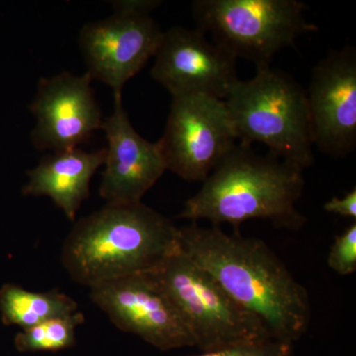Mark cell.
<instances>
[{"label":"cell","mask_w":356,"mask_h":356,"mask_svg":"<svg viewBox=\"0 0 356 356\" xmlns=\"http://www.w3.org/2000/svg\"><path fill=\"white\" fill-rule=\"evenodd\" d=\"M179 234L185 254L257 316L274 341L293 344L305 334L312 318L308 292L266 243L196 222Z\"/></svg>","instance_id":"obj_1"},{"label":"cell","mask_w":356,"mask_h":356,"mask_svg":"<svg viewBox=\"0 0 356 356\" xmlns=\"http://www.w3.org/2000/svg\"><path fill=\"white\" fill-rule=\"evenodd\" d=\"M180 248L179 228L158 211L106 203L74 225L60 261L72 280L91 288L154 273Z\"/></svg>","instance_id":"obj_2"},{"label":"cell","mask_w":356,"mask_h":356,"mask_svg":"<svg viewBox=\"0 0 356 356\" xmlns=\"http://www.w3.org/2000/svg\"><path fill=\"white\" fill-rule=\"evenodd\" d=\"M303 172L273 154L261 156L238 143L186 200L178 218L206 220L218 227L229 224L236 232L254 219L298 229L306 222L296 206L305 186Z\"/></svg>","instance_id":"obj_3"},{"label":"cell","mask_w":356,"mask_h":356,"mask_svg":"<svg viewBox=\"0 0 356 356\" xmlns=\"http://www.w3.org/2000/svg\"><path fill=\"white\" fill-rule=\"evenodd\" d=\"M238 143H261L269 154L305 170L315 163L313 128L305 89L289 74L257 67L248 81H236L225 99Z\"/></svg>","instance_id":"obj_4"},{"label":"cell","mask_w":356,"mask_h":356,"mask_svg":"<svg viewBox=\"0 0 356 356\" xmlns=\"http://www.w3.org/2000/svg\"><path fill=\"white\" fill-rule=\"evenodd\" d=\"M149 274L172 300L201 351L274 341L264 323L181 248Z\"/></svg>","instance_id":"obj_5"},{"label":"cell","mask_w":356,"mask_h":356,"mask_svg":"<svg viewBox=\"0 0 356 356\" xmlns=\"http://www.w3.org/2000/svg\"><path fill=\"white\" fill-rule=\"evenodd\" d=\"M191 7L198 30L236 60L257 67L271 65L281 51L294 48L301 35L318 31L298 0H195Z\"/></svg>","instance_id":"obj_6"},{"label":"cell","mask_w":356,"mask_h":356,"mask_svg":"<svg viewBox=\"0 0 356 356\" xmlns=\"http://www.w3.org/2000/svg\"><path fill=\"white\" fill-rule=\"evenodd\" d=\"M158 0H119L114 13L81 28L79 46L88 74L122 95V89L154 57L163 38L152 11Z\"/></svg>","instance_id":"obj_7"},{"label":"cell","mask_w":356,"mask_h":356,"mask_svg":"<svg viewBox=\"0 0 356 356\" xmlns=\"http://www.w3.org/2000/svg\"><path fill=\"white\" fill-rule=\"evenodd\" d=\"M168 170L203 182L238 144L224 100L204 95L172 97L165 133L158 140Z\"/></svg>","instance_id":"obj_8"},{"label":"cell","mask_w":356,"mask_h":356,"mask_svg":"<svg viewBox=\"0 0 356 356\" xmlns=\"http://www.w3.org/2000/svg\"><path fill=\"white\" fill-rule=\"evenodd\" d=\"M89 289L91 300L120 331L136 334L163 351L195 346L172 300L151 274Z\"/></svg>","instance_id":"obj_9"},{"label":"cell","mask_w":356,"mask_h":356,"mask_svg":"<svg viewBox=\"0 0 356 356\" xmlns=\"http://www.w3.org/2000/svg\"><path fill=\"white\" fill-rule=\"evenodd\" d=\"M151 76L172 97L204 95L224 100L238 81L236 58L197 28L163 32Z\"/></svg>","instance_id":"obj_10"},{"label":"cell","mask_w":356,"mask_h":356,"mask_svg":"<svg viewBox=\"0 0 356 356\" xmlns=\"http://www.w3.org/2000/svg\"><path fill=\"white\" fill-rule=\"evenodd\" d=\"M306 92L315 146L332 158H346L356 147L355 47L323 58L312 70Z\"/></svg>","instance_id":"obj_11"},{"label":"cell","mask_w":356,"mask_h":356,"mask_svg":"<svg viewBox=\"0 0 356 356\" xmlns=\"http://www.w3.org/2000/svg\"><path fill=\"white\" fill-rule=\"evenodd\" d=\"M90 76L64 72L40 79L29 108L36 118L31 133L40 151L76 149L102 127V110L91 88Z\"/></svg>","instance_id":"obj_12"},{"label":"cell","mask_w":356,"mask_h":356,"mask_svg":"<svg viewBox=\"0 0 356 356\" xmlns=\"http://www.w3.org/2000/svg\"><path fill=\"white\" fill-rule=\"evenodd\" d=\"M102 129L108 146L100 196L107 204L142 202L143 196L168 170L158 142H149L136 132L122 95H114L113 112L103 120Z\"/></svg>","instance_id":"obj_13"},{"label":"cell","mask_w":356,"mask_h":356,"mask_svg":"<svg viewBox=\"0 0 356 356\" xmlns=\"http://www.w3.org/2000/svg\"><path fill=\"white\" fill-rule=\"evenodd\" d=\"M105 156V149L88 153L76 147L44 156L28 170L23 195L51 198L70 221H74L81 204L90 195L91 178L104 165Z\"/></svg>","instance_id":"obj_14"},{"label":"cell","mask_w":356,"mask_h":356,"mask_svg":"<svg viewBox=\"0 0 356 356\" xmlns=\"http://www.w3.org/2000/svg\"><path fill=\"white\" fill-rule=\"evenodd\" d=\"M79 312L72 297L58 289L32 292L18 285L0 288V315L4 324L17 325L21 330L50 318L64 317Z\"/></svg>","instance_id":"obj_15"},{"label":"cell","mask_w":356,"mask_h":356,"mask_svg":"<svg viewBox=\"0 0 356 356\" xmlns=\"http://www.w3.org/2000/svg\"><path fill=\"white\" fill-rule=\"evenodd\" d=\"M83 323V314L79 311L72 315L50 318L21 330L14 343L21 353L67 350L76 344V327Z\"/></svg>","instance_id":"obj_16"},{"label":"cell","mask_w":356,"mask_h":356,"mask_svg":"<svg viewBox=\"0 0 356 356\" xmlns=\"http://www.w3.org/2000/svg\"><path fill=\"white\" fill-rule=\"evenodd\" d=\"M327 266L334 273L348 276L356 270V224L353 222L341 235L334 238L329 257Z\"/></svg>","instance_id":"obj_17"},{"label":"cell","mask_w":356,"mask_h":356,"mask_svg":"<svg viewBox=\"0 0 356 356\" xmlns=\"http://www.w3.org/2000/svg\"><path fill=\"white\" fill-rule=\"evenodd\" d=\"M292 343L269 341L262 343L202 351L200 355L193 356H292Z\"/></svg>","instance_id":"obj_18"},{"label":"cell","mask_w":356,"mask_h":356,"mask_svg":"<svg viewBox=\"0 0 356 356\" xmlns=\"http://www.w3.org/2000/svg\"><path fill=\"white\" fill-rule=\"evenodd\" d=\"M324 209L341 217L356 218V188L351 189L343 198L332 197L325 204Z\"/></svg>","instance_id":"obj_19"}]
</instances>
